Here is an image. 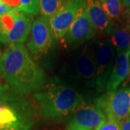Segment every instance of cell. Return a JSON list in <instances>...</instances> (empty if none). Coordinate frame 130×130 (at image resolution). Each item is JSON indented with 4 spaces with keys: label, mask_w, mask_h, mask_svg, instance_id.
<instances>
[{
    "label": "cell",
    "mask_w": 130,
    "mask_h": 130,
    "mask_svg": "<svg viewBox=\"0 0 130 130\" xmlns=\"http://www.w3.org/2000/svg\"><path fill=\"white\" fill-rule=\"evenodd\" d=\"M69 76L82 90L97 89L95 44L88 42L77 47L72 54L69 63Z\"/></svg>",
    "instance_id": "obj_3"
},
{
    "label": "cell",
    "mask_w": 130,
    "mask_h": 130,
    "mask_svg": "<svg viewBox=\"0 0 130 130\" xmlns=\"http://www.w3.org/2000/svg\"><path fill=\"white\" fill-rule=\"evenodd\" d=\"M99 105L107 118L120 122L130 118V88L116 90L108 94Z\"/></svg>",
    "instance_id": "obj_9"
},
{
    "label": "cell",
    "mask_w": 130,
    "mask_h": 130,
    "mask_svg": "<svg viewBox=\"0 0 130 130\" xmlns=\"http://www.w3.org/2000/svg\"><path fill=\"white\" fill-rule=\"evenodd\" d=\"M122 6L124 7H130V0H120Z\"/></svg>",
    "instance_id": "obj_24"
},
{
    "label": "cell",
    "mask_w": 130,
    "mask_h": 130,
    "mask_svg": "<svg viewBox=\"0 0 130 130\" xmlns=\"http://www.w3.org/2000/svg\"><path fill=\"white\" fill-rule=\"evenodd\" d=\"M129 57L130 47L117 52L115 64L106 86L108 94L115 92L127 77L129 72Z\"/></svg>",
    "instance_id": "obj_12"
},
{
    "label": "cell",
    "mask_w": 130,
    "mask_h": 130,
    "mask_svg": "<svg viewBox=\"0 0 130 130\" xmlns=\"http://www.w3.org/2000/svg\"><path fill=\"white\" fill-rule=\"evenodd\" d=\"M109 36L116 52L130 47V30L125 24L116 25Z\"/></svg>",
    "instance_id": "obj_13"
},
{
    "label": "cell",
    "mask_w": 130,
    "mask_h": 130,
    "mask_svg": "<svg viewBox=\"0 0 130 130\" xmlns=\"http://www.w3.org/2000/svg\"><path fill=\"white\" fill-rule=\"evenodd\" d=\"M13 130H20V127H19V128H18V129H13Z\"/></svg>",
    "instance_id": "obj_25"
},
{
    "label": "cell",
    "mask_w": 130,
    "mask_h": 130,
    "mask_svg": "<svg viewBox=\"0 0 130 130\" xmlns=\"http://www.w3.org/2000/svg\"><path fill=\"white\" fill-rule=\"evenodd\" d=\"M7 88H8V85L7 84L2 83L0 81V97H2L3 95V94L5 93V91L7 90Z\"/></svg>",
    "instance_id": "obj_23"
},
{
    "label": "cell",
    "mask_w": 130,
    "mask_h": 130,
    "mask_svg": "<svg viewBox=\"0 0 130 130\" xmlns=\"http://www.w3.org/2000/svg\"><path fill=\"white\" fill-rule=\"evenodd\" d=\"M85 7L88 18L96 32L110 35L115 27L114 23L99 0H85Z\"/></svg>",
    "instance_id": "obj_11"
},
{
    "label": "cell",
    "mask_w": 130,
    "mask_h": 130,
    "mask_svg": "<svg viewBox=\"0 0 130 130\" xmlns=\"http://www.w3.org/2000/svg\"><path fill=\"white\" fill-rule=\"evenodd\" d=\"M125 20L126 26L129 28L130 30V7H128L127 11L125 12Z\"/></svg>",
    "instance_id": "obj_22"
},
{
    "label": "cell",
    "mask_w": 130,
    "mask_h": 130,
    "mask_svg": "<svg viewBox=\"0 0 130 130\" xmlns=\"http://www.w3.org/2000/svg\"><path fill=\"white\" fill-rule=\"evenodd\" d=\"M106 12L116 25H124L125 11L120 0H99Z\"/></svg>",
    "instance_id": "obj_14"
},
{
    "label": "cell",
    "mask_w": 130,
    "mask_h": 130,
    "mask_svg": "<svg viewBox=\"0 0 130 130\" xmlns=\"http://www.w3.org/2000/svg\"><path fill=\"white\" fill-rule=\"evenodd\" d=\"M40 113L48 120H60L75 113L82 108L83 94L76 88L55 85L34 93Z\"/></svg>",
    "instance_id": "obj_2"
},
{
    "label": "cell",
    "mask_w": 130,
    "mask_h": 130,
    "mask_svg": "<svg viewBox=\"0 0 130 130\" xmlns=\"http://www.w3.org/2000/svg\"><path fill=\"white\" fill-rule=\"evenodd\" d=\"M0 28H1V23H0Z\"/></svg>",
    "instance_id": "obj_26"
},
{
    "label": "cell",
    "mask_w": 130,
    "mask_h": 130,
    "mask_svg": "<svg viewBox=\"0 0 130 130\" xmlns=\"http://www.w3.org/2000/svg\"><path fill=\"white\" fill-rule=\"evenodd\" d=\"M129 72H130V67H129Z\"/></svg>",
    "instance_id": "obj_27"
},
{
    "label": "cell",
    "mask_w": 130,
    "mask_h": 130,
    "mask_svg": "<svg viewBox=\"0 0 130 130\" xmlns=\"http://www.w3.org/2000/svg\"><path fill=\"white\" fill-rule=\"evenodd\" d=\"M0 43H23L30 36L32 19L30 14L14 9L0 16Z\"/></svg>",
    "instance_id": "obj_4"
},
{
    "label": "cell",
    "mask_w": 130,
    "mask_h": 130,
    "mask_svg": "<svg viewBox=\"0 0 130 130\" xmlns=\"http://www.w3.org/2000/svg\"><path fill=\"white\" fill-rule=\"evenodd\" d=\"M18 121V118L14 111L5 103L2 96L0 97V122L14 124Z\"/></svg>",
    "instance_id": "obj_16"
},
{
    "label": "cell",
    "mask_w": 130,
    "mask_h": 130,
    "mask_svg": "<svg viewBox=\"0 0 130 130\" xmlns=\"http://www.w3.org/2000/svg\"><path fill=\"white\" fill-rule=\"evenodd\" d=\"M85 3V0H67L56 14L48 20L56 40H61L64 38Z\"/></svg>",
    "instance_id": "obj_8"
},
{
    "label": "cell",
    "mask_w": 130,
    "mask_h": 130,
    "mask_svg": "<svg viewBox=\"0 0 130 130\" xmlns=\"http://www.w3.org/2000/svg\"><path fill=\"white\" fill-rule=\"evenodd\" d=\"M0 56H1V55H0Z\"/></svg>",
    "instance_id": "obj_28"
},
{
    "label": "cell",
    "mask_w": 130,
    "mask_h": 130,
    "mask_svg": "<svg viewBox=\"0 0 130 130\" xmlns=\"http://www.w3.org/2000/svg\"><path fill=\"white\" fill-rule=\"evenodd\" d=\"M67 0H40V13L49 19L57 12Z\"/></svg>",
    "instance_id": "obj_15"
},
{
    "label": "cell",
    "mask_w": 130,
    "mask_h": 130,
    "mask_svg": "<svg viewBox=\"0 0 130 130\" xmlns=\"http://www.w3.org/2000/svg\"><path fill=\"white\" fill-rule=\"evenodd\" d=\"M14 9V8H13L12 6L7 5V3L4 2L3 1L0 0V16L8 13Z\"/></svg>",
    "instance_id": "obj_19"
},
{
    "label": "cell",
    "mask_w": 130,
    "mask_h": 130,
    "mask_svg": "<svg viewBox=\"0 0 130 130\" xmlns=\"http://www.w3.org/2000/svg\"><path fill=\"white\" fill-rule=\"evenodd\" d=\"M18 5L15 9L30 15L40 12V0H18Z\"/></svg>",
    "instance_id": "obj_17"
},
{
    "label": "cell",
    "mask_w": 130,
    "mask_h": 130,
    "mask_svg": "<svg viewBox=\"0 0 130 130\" xmlns=\"http://www.w3.org/2000/svg\"><path fill=\"white\" fill-rule=\"evenodd\" d=\"M0 75L19 94L37 90L43 82V70L23 43H11L0 56Z\"/></svg>",
    "instance_id": "obj_1"
},
{
    "label": "cell",
    "mask_w": 130,
    "mask_h": 130,
    "mask_svg": "<svg viewBox=\"0 0 130 130\" xmlns=\"http://www.w3.org/2000/svg\"><path fill=\"white\" fill-rule=\"evenodd\" d=\"M95 34L96 30L89 19L85 3L61 40L67 47H79L89 41Z\"/></svg>",
    "instance_id": "obj_7"
},
{
    "label": "cell",
    "mask_w": 130,
    "mask_h": 130,
    "mask_svg": "<svg viewBox=\"0 0 130 130\" xmlns=\"http://www.w3.org/2000/svg\"><path fill=\"white\" fill-rule=\"evenodd\" d=\"M121 130H130V118L124 119L119 122Z\"/></svg>",
    "instance_id": "obj_21"
},
{
    "label": "cell",
    "mask_w": 130,
    "mask_h": 130,
    "mask_svg": "<svg viewBox=\"0 0 130 130\" xmlns=\"http://www.w3.org/2000/svg\"><path fill=\"white\" fill-rule=\"evenodd\" d=\"M96 130H121L119 121L107 118Z\"/></svg>",
    "instance_id": "obj_18"
},
{
    "label": "cell",
    "mask_w": 130,
    "mask_h": 130,
    "mask_svg": "<svg viewBox=\"0 0 130 130\" xmlns=\"http://www.w3.org/2000/svg\"><path fill=\"white\" fill-rule=\"evenodd\" d=\"M55 40L48 19L39 16L32 21L27 46L33 56L46 54L54 46Z\"/></svg>",
    "instance_id": "obj_6"
},
{
    "label": "cell",
    "mask_w": 130,
    "mask_h": 130,
    "mask_svg": "<svg viewBox=\"0 0 130 130\" xmlns=\"http://www.w3.org/2000/svg\"><path fill=\"white\" fill-rule=\"evenodd\" d=\"M117 54L110 38H104L95 45V64L97 91L106 88L111 74Z\"/></svg>",
    "instance_id": "obj_5"
},
{
    "label": "cell",
    "mask_w": 130,
    "mask_h": 130,
    "mask_svg": "<svg viewBox=\"0 0 130 130\" xmlns=\"http://www.w3.org/2000/svg\"><path fill=\"white\" fill-rule=\"evenodd\" d=\"M106 119L105 113L99 106L83 107L74 113L65 130H96Z\"/></svg>",
    "instance_id": "obj_10"
},
{
    "label": "cell",
    "mask_w": 130,
    "mask_h": 130,
    "mask_svg": "<svg viewBox=\"0 0 130 130\" xmlns=\"http://www.w3.org/2000/svg\"><path fill=\"white\" fill-rule=\"evenodd\" d=\"M19 128L18 124H5L0 122V130H13Z\"/></svg>",
    "instance_id": "obj_20"
}]
</instances>
